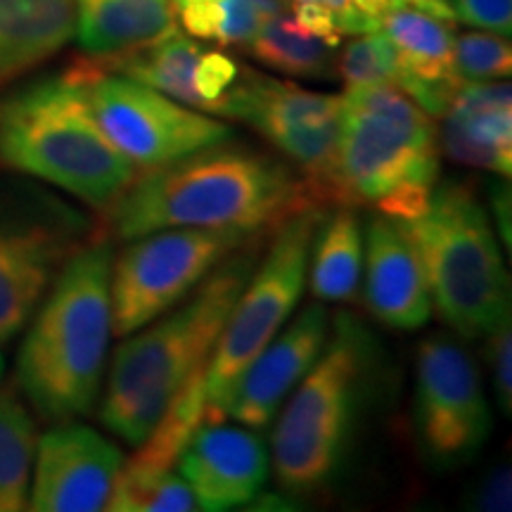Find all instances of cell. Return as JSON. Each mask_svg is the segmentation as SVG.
<instances>
[{"label": "cell", "mask_w": 512, "mask_h": 512, "mask_svg": "<svg viewBox=\"0 0 512 512\" xmlns=\"http://www.w3.org/2000/svg\"><path fill=\"white\" fill-rule=\"evenodd\" d=\"M316 204L309 183L287 164L221 143L136 174L107 216L114 235L124 240L166 228L268 233Z\"/></svg>", "instance_id": "cell-1"}, {"label": "cell", "mask_w": 512, "mask_h": 512, "mask_svg": "<svg viewBox=\"0 0 512 512\" xmlns=\"http://www.w3.org/2000/svg\"><path fill=\"white\" fill-rule=\"evenodd\" d=\"M256 268L254 252L228 256L181 309L145 325L114 354L100 422L128 446H140L174 406L178 394L207 370L223 325Z\"/></svg>", "instance_id": "cell-2"}, {"label": "cell", "mask_w": 512, "mask_h": 512, "mask_svg": "<svg viewBox=\"0 0 512 512\" xmlns=\"http://www.w3.org/2000/svg\"><path fill=\"white\" fill-rule=\"evenodd\" d=\"M110 275V242L83 245L57 273L19 351L17 384L53 425L88 415L100 399L112 335Z\"/></svg>", "instance_id": "cell-3"}, {"label": "cell", "mask_w": 512, "mask_h": 512, "mask_svg": "<svg viewBox=\"0 0 512 512\" xmlns=\"http://www.w3.org/2000/svg\"><path fill=\"white\" fill-rule=\"evenodd\" d=\"M0 166L107 211L138 169L100 131L76 69L0 100Z\"/></svg>", "instance_id": "cell-4"}, {"label": "cell", "mask_w": 512, "mask_h": 512, "mask_svg": "<svg viewBox=\"0 0 512 512\" xmlns=\"http://www.w3.org/2000/svg\"><path fill=\"white\" fill-rule=\"evenodd\" d=\"M292 399L280 408L271 460L280 486L313 494L342 467L373 366V342L358 320L335 318V330Z\"/></svg>", "instance_id": "cell-5"}, {"label": "cell", "mask_w": 512, "mask_h": 512, "mask_svg": "<svg viewBox=\"0 0 512 512\" xmlns=\"http://www.w3.org/2000/svg\"><path fill=\"white\" fill-rule=\"evenodd\" d=\"M418 252L432 306L460 337H479L510 316V285L489 211L465 183L434 185L418 219L396 221Z\"/></svg>", "instance_id": "cell-6"}, {"label": "cell", "mask_w": 512, "mask_h": 512, "mask_svg": "<svg viewBox=\"0 0 512 512\" xmlns=\"http://www.w3.org/2000/svg\"><path fill=\"white\" fill-rule=\"evenodd\" d=\"M437 178L439 131L430 114L392 83L344 91L335 202L380 204L396 190L434 188Z\"/></svg>", "instance_id": "cell-7"}, {"label": "cell", "mask_w": 512, "mask_h": 512, "mask_svg": "<svg viewBox=\"0 0 512 512\" xmlns=\"http://www.w3.org/2000/svg\"><path fill=\"white\" fill-rule=\"evenodd\" d=\"M320 221V209L306 207L280 223L266 259L242 287L204 370V422H219L228 389L290 320L304 292Z\"/></svg>", "instance_id": "cell-8"}, {"label": "cell", "mask_w": 512, "mask_h": 512, "mask_svg": "<svg viewBox=\"0 0 512 512\" xmlns=\"http://www.w3.org/2000/svg\"><path fill=\"white\" fill-rule=\"evenodd\" d=\"M264 233L240 228H166L131 240L112 259V335L128 337L200 287L228 256Z\"/></svg>", "instance_id": "cell-9"}, {"label": "cell", "mask_w": 512, "mask_h": 512, "mask_svg": "<svg viewBox=\"0 0 512 512\" xmlns=\"http://www.w3.org/2000/svg\"><path fill=\"white\" fill-rule=\"evenodd\" d=\"M74 69L100 131L136 169H155L233 138V128L219 117L192 110L155 88L105 72L95 62Z\"/></svg>", "instance_id": "cell-10"}, {"label": "cell", "mask_w": 512, "mask_h": 512, "mask_svg": "<svg viewBox=\"0 0 512 512\" xmlns=\"http://www.w3.org/2000/svg\"><path fill=\"white\" fill-rule=\"evenodd\" d=\"M79 211L38 190L0 192V344L29 323L57 273L83 247Z\"/></svg>", "instance_id": "cell-11"}, {"label": "cell", "mask_w": 512, "mask_h": 512, "mask_svg": "<svg viewBox=\"0 0 512 512\" xmlns=\"http://www.w3.org/2000/svg\"><path fill=\"white\" fill-rule=\"evenodd\" d=\"M216 117L247 121L287 159L302 166L316 202H335L342 95L306 91L297 83L240 72L219 100Z\"/></svg>", "instance_id": "cell-12"}, {"label": "cell", "mask_w": 512, "mask_h": 512, "mask_svg": "<svg viewBox=\"0 0 512 512\" xmlns=\"http://www.w3.org/2000/svg\"><path fill=\"white\" fill-rule=\"evenodd\" d=\"M415 432L420 451L437 470H458L482 451L491 411L472 356L451 337H430L415 368Z\"/></svg>", "instance_id": "cell-13"}, {"label": "cell", "mask_w": 512, "mask_h": 512, "mask_svg": "<svg viewBox=\"0 0 512 512\" xmlns=\"http://www.w3.org/2000/svg\"><path fill=\"white\" fill-rule=\"evenodd\" d=\"M124 453L91 427L62 425L36 441L29 508L36 512L107 510Z\"/></svg>", "instance_id": "cell-14"}, {"label": "cell", "mask_w": 512, "mask_h": 512, "mask_svg": "<svg viewBox=\"0 0 512 512\" xmlns=\"http://www.w3.org/2000/svg\"><path fill=\"white\" fill-rule=\"evenodd\" d=\"M330 337V316L323 304H309L245 368L219 408L221 420H235L249 430H264L283 401L302 382Z\"/></svg>", "instance_id": "cell-15"}, {"label": "cell", "mask_w": 512, "mask_h": 512, "mask_svg": "<svg viewBox=\"0 0 512 512\" xmlns=\"http://www.w3.org/2000/svg\"><path fill=\"white\" fill-rule=\"evenodd\" d=\"M176 467L202 510H230L261 494L271 472V453L252 430L202 422Z\"/></svg>", "instance_id": "cell-16"}, {"label": "cell", "mask_w": 512, "mask_h": 512, "mask_svg": "<svg viewBox=\"0 0 512 512\" xmlns=\"http://www.w3.org/2000/svg\"><path fill=\"white\" fill-rule=\"evenodd\" d=\"M366 304L392 330H420L432 316L425 268L411 240L389 216H375L366 230Z\"/></svg>", "instance_id": "cell-17"}, {"label": "cell", "mask_w": 512, "mask_h": 512, "mask_svg": "<svg viewBox=\"0 0 512 512\" xmlns=\"http://www.w3.org/2000/svg\"><path fill=\"white\" fill-rule=\"evenodd\" d=\"M441 147L460 164L512 171V91L508 81L463 83L444 114Z\"/></svg>", "instance_id": "cell-18"}, {"label": "cell", "mask_w": 512, "mask_h": 512, "mask_svg": "<svg viewBox=\"0 0 512 512\" xmlns=\"http://www.w3.org/2000/svg\"><path fill=\"white\" fill-rule=\"evenodd\" d=\"M76 0H0V88L72 41Z\"/></svg>", "instance_id": "cell-19"}, {"label": "cell", "mask_w": 512, "mask_h": 512, "mask_svg": "<svg viewBox=\"0 0 512 512\" xmlns=\"http://www.w3.org/2000/svg\"><path fill=\"white\" fill-rule=\"evenodd\" d=\"M171 0H76L79 46L93 60L128 53L176 31Z\"/></svg>", "instance_id": "cell-20"}, {"label": "cell", "mask_w": 512, "mask_h": 512, "mask_svg": "<svg viewBox=\"0 0 512 512\" xmlns=\"http://www.w3.org/2000/svg\"><path fill=\"white\" fill-rule=\"evenodd\" d=\"M380 31L392 41L401 60L399 88L403 93H408L415 81H460L453 74V19L418 8H396L382 15Z\"/></svg>", "instance_id": "cell-21"}, {"label": "cell", "mask_w": 512, "mask_h": 512, "mask_svg": "<svg viewBox=\"0 0 512 512\" xmlns=\"http://www.w3.org/2000/svg\"><path fill=\"white\" fill-rule=\"evenodd\" d=\"M200 55L202 48L176 29L155 43L93 62L105 72L126 76V79L155 88L166 98L188 105L192 110L207 112V105L195 91V67Z\"/></svg>", "instance_id": "cell-22"}, {"label": "cell", "mask_w": 512, "mask_h": 512, "mask_svg": "<svg viewBox=\"0 0 512 512\" xmlns=\"http://www.w3.org/2000/svg\"><path fill=\"white\" fill-rule=\"evenodd\" d=\"M309 287L320 302H349L356 297L363 271V230L351 209H339L320 221L311 245Z\"/></svg>", "instance_id": "cell-23"}, {"label": "cell", "mask_w": 512, "mask_h": 512, "mask_svg": "<svg viewBox=\"0 0 512 512\" xmlns=\"http://www.w3.org/2000/svg\"><path fill=\"white\" fill-rule=\"evenodd\" d=\"M339 43L311 34L290 15V8L261 24L249 41L254 60L297 79H325L335 64Z\"/></svg>", "instance_id": "cell-24"}, {"label": "cell", "mask_w": 512, "mask_h": 512, "mask_svg": "<svg viewBox=\"0 0 512 512\" xmlns=\"http://www.w3.org/2000/svg\"><path fill=\"white\" fill-rule=\"evenodd\" d=\"M192 38L219 46H249L266 19L287 10L285 0H171Z\"/></svg>", "instance_id": "cell-25"}, {"label": "cell", "mask_w": 512, "mask_h": 512, "mask_svg": "<svg viewBox=\"0 0 512 512\" xmlns=\"http://www.w3.org/2000/svg\"><path fill=\"white\" fill-rule=\"evenodd\" d=\"M34 453L36 427L27 406L15 387L0 389V512L29 505Z\"/></svg>", "instance_id": "cell-26"}, {"label": "cell", "mask_w": 512, "mask_h": 512, "mask_svg": "<svg viewBox=\"0 0 512 512\" xmlns=\"http://www.w3.org/2000/svg\"><path fill=\"white\" fill-rule=\"evenodd\" d=\"M337 72L349 86L368 83H392L399 88L403 67L396 48L380 29L361 34L342 50L337 60Z\"/></svg>", "instance_id": "cell-27"}, {"label": "cell", "mask_w": 512, "mask_h": 512, "mask_svg": "<svg viewBox=\"0 0 512 512\" xmlns=\"http://www.w3.org/2000/svg\"><path fill=\"white\" fill-rule=\"evenodd\" d=\"M512 72L508 38L491 31H470L453 43V74L463 83L503 81Z\"/></svg>", "instance_id": "cell-28"}, {"label": "cell", "mask_w": 512, "mask_h": 512, "mask_svg": "<svg viewBox=\"0 0 512 512\" xmlns=\"http://www.w3.org/2000/svg\"><path fill=\"white\" fill-rule=\"evenodd\" d=\"M242 69L233 57L219 53V50H209L202 53L195 67V91L200 93V98L207 105V114H214L219 107V100L226 95L233 83L238 81Z\"/></svg>", "instance_id": "cell-29"}, {"label": "cell", "mask_w": 512, "mask_h": 512, "mask_svg": "<svg viewBox=\"0 0 512 512\" xmlns=\"http://www.w3.org/2000/svg\"><path fill=\"white\" fill-rule=\"evenodd\" d=\"M486 351H489L491 377H494L498 406L505 415L512 413V330L510 316H505L496 328L486 332Z\"/></svg>", "instance_id": "cell-30"}, {"label": "cell", "mask_w": 512, "mask_h": 512, "mask_svg": "<svg viewBox=\"0 0 512 512\" xmlns=\"http://www.w3.org/2000/svg\"><path fill=\"white\" fill-rule=\"evenodd\" d=\"M456 17L467 27L508 38L512 31V0H458Z\"/></svg>", "instance_id": "cell-31"}, {"label": "cell", "mask_w": 512, "mask_h": 512, "mask_svg": "<svg viewBox=\"0 0 512 512\" xmlns=\"http://www.w3.org/2000/svg\"><path fill=\"white\" fill-rule=\"evenodd\" d=\"M349 8L363 15L370 22H375L380 27L382 15H387L389 10L396 8H418L425 12H432V15L444 17V19H453L456 22V8H453L448 0H347Z\"/></svg>", "instance_id": "cell-32"}, {"label": "cell", "mask_w": 512, "mask_h": 512, "mask_svg": "<svg viewBox=\"0 0 512 512\" xmlns=\"http://www.w3.org/2000/svg\"><path fill=\"white\" fill-rule=\"evenodd\" d=\"M292 3H316V5H323V8L332 10L339 36H344V34L361 36V34H370V31L380 29L375 22H370V19L351 10L347 0H292Z\"/></svg>", "instance_id": "cell-33"}, {"label": "cell", "mask_w": 512, "mask_h": 512, "mask_svg": "<svg viewBox=\"0 0 512 512\" xmlns=\"http://www.w3.org/2000/svg\"><path fill=\"white\" fill-rule=\"evenodd\" d=\"M292 10H294L292 17L297 19L304 29H309L311 34L323 36V38H328V41L339 43V38L342 36H339V31H337L335 15H332V10L323 8V5H316V3H294Z\"/></svg>", "instance_id": "cell-34"}, {"label": "cell", "mask_w": 512, "mask_h": 512, "mask_svg": "<svg viewBox=\"0 0 512 512\" xmlns=\"http://www.w3.org/2000/svg\"><path fill=\"white\" fill-rule=\"evenodd\" d=\"M479 503H482V508H486V510L508 508V503H510V475H508V470L496 472V475L484 484V491H482V498H479Z\"/></svg>", "instance_id": "cell-35"}, {"label": "cell", "mask_w": 512, "mask_h": 512, "mask_svg": "<svg viewBox=\"0 0 512 512\" xmlns=\"http://www.w3.org/2000/svg\"><path fill=\"white\" fill-rule=\"evenodd\" d=\"M491 200H494V209L498 216V228L505 240V247L510 249V190L508 183H494L491 185Z\"/></svg>", "instance_id": "cell-36"}, {"label": "cell", "mask_w": 512, "mask_h": 512, "mask_svg": "<svg viewBox=\"0 0 512 512\" xmlns=\"http://www.w3.org/2000/svg\"><path fill=\"white\" fill-rule=\"evenodd\" d=\"M0 373H3V358H0Z\"/></svg>", "instance_id": "cell-37"}]
</instances>
